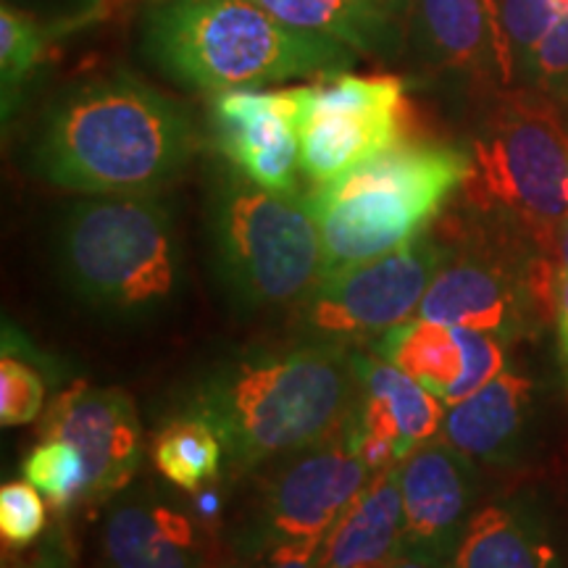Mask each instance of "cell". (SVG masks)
<instances>
[{
	"mask_svg": "<svg viewBox=\"0 0 568 568\" xmlns=\"http://www.w3.org/2000/svg\"><path fill=\"white\" fill-rule=\"evenodd\" d=\"M358 400L351 345L297 339L247 347L205 368L182 414L203 418L222 437L237 474L343 435Z\"/></svg>",
	"mask_w": 568,
	"mask_h": 568,
	"instance_id": "obj_1",
	"label": "cell"
},
{
	"mask_svg": "<svg viewBox=\"0 0 568 568\" xmlns=\"http://www.w3.org/2000/svg\"><path fill=\"white\" fill-rule=\"evenodd\" d=\"M197 145L172 98L130 71H109L63 90L42 113L30 169L82 195H155L182 174Z\"/></svg>",
	"mask_w": 568,
	"mask_h": 568,
	"instance_id": "obj_2",
	"label": "cell"
},
{
	"mask_svg": "<svg viewBox=\"0 0 568 568\" xmlns=\"http://www.w3.org/2000/svg\"><path fill=\"white\" fill-rule=\"evenodd\" d=\"M140 45L169 80L211 95L335 74L361 59L343 42L284 24L253 0H151Z\"/></svg>",
	"mask_w": 568,
	"mask_h": 568,
	"instance_id": "obj_3",
	"label": "cell"
},
{
	"mask_svg": "<svg viewBox=\"0 0 568 568\" xmlns=\"http://www.w3.org/2000/svg\"><path fill=\"white\" fill-rule=\"evenodd\" d=\"M55 255L71 293L98 314L155 316L180 293V237L172 211L155 195H88L71 203Z\"/></svg>",
	"mask_w": 568,
	"mask_h": 568,
	"instance_id": "obj_4",
	"label": "cell"
},
{
	"mask_svg": "<svg viewBox=\"0 0 568 568\" xmlns=\"http://www.w3.org/2000/svg\"><path fill=\"white\" fill-rule=\"evenodd\" d=\"M471 211L506 224L560 264L568 226V132L537 90L500 92L471 138L464 182Z\"/></svg>",
	"mask_w": 568,
	"mask_h": 568,
	"instance_id": "obj_5",
	"label": "cell"
},
{
	"mask_svg": "<svg viewBox=\"0 0 568 568\" xmlns=\"http://www.w3.org/2000/svg\"><path fill=\"white\" fill-rule=\"evenodd\" d=\"M468 176V153L403 140L376 159L305 193L324 240L326 274L397 251L443 211Z\"/></svg>",
	"mask_w": 568,
	"mask_h": 568,
	"instance_id": "obj_6",
	"label": "cell"
},
{
	"mask_svg": "<svg viewBox=\"0 0 568 568\" xmlns=\"http://www.w3.org/2000/svg\"><path fill=\"white\" fill-rule=\"evenodd\" d=\"M209 232L219 280L243 308H301L326 280L322 230L305 195L272 193L226 169L213 184Z\"/></svg>",
	"mask_w": 568,
	"mask_h": 568,
	"instance_id": "obj_7",
	"label": "cell"
},
{
	"mask_svg": "<svg viewBox=\"0 0 568 568\" xmlns=\"http://www.w3.org/2000/svg\"><path fill=\"white\" fill-rule=\"evenodd\" d=\"M443 261V237L426 230L397 251L326 274L297 308V326L303 337L318 343L353 345L382 337L418 314Z\"/></svg>",
	"mask_w": 568,
	"mask_h": 568,
	"instance_id": "obj_8",
	"label": "cell"
},
{
	"mask_svg": "<svg viewBox=\"0 0 568 568\" xmlns=\"http://www.w3.org/2000/svg\"><path fill=\"white\" fill-rule=\"evenodd\" d=\"M406 82L395 74H335L305 84L301 172L326 184L376 159L406 138Z\"/></svg>",
	"mask_w": 568,
	"mask_h": 568,
	"instance_id": "obj_9",
	"label": "cell"
},
{
	"mask_svg": "<svg viewBox=\"0 0 568 568\" xmlns=\"http://www.w3.org/2000/svg\"><path fill=\"white\" fill-rule=\"evenodd\" d=\"M372 477L345 432L280 458L258 481L247 524L240 531L245 556L280 545L324 542Z\"/></svg>",
	"mask_w": 568,
	"mask_h": 568,
	"instance_id": "obj_10",
	"label": "cell"
},
{
	"mask_svg": "<svg viewBox=\"0 0 568 568\" xmlns=\"http://www.w3.org/2000/svg\"><path fill=\"white\" fill-rule=\"evenodd\" d=\"M305 84L282 90L240 88L216 92L211 132L232 169L272 193H297L301 172V116Z\"/></svg>",
	"mask_w": 568,
	"mask_h": 568,
	"instance_id": "obj_11",
	"label": "cell"
},
{
	"mask_svg": "<svg viewBox=\"0 0 568 568\" xmlns=\"http://www.w3.org/2000/svg\"><path fill=\"white\" fill-rule=\"evenodd\" d=\"M355 368L358 400L345 437L368 471L393 468L439 437L447 408L432 389L376 353H355Z\"/></svg>",
	"mask_w": 568,
	"mask_h": 568,
	"instance_id": "obj_12",
	"label": "cell"
},
{
	"mask_svg": "<svg viewBox=\"0 0 568 568\" xmlns=\"http://www.w3.org/2000/svg\"><path fill=\"white\" fill-rule=\"evenodd\" d=\"M397 474L403 493V550L447 564L479 508V464L435 437L400 460Z\"/></svg>",
	"mask_w": 568,
	"mask_h": 568,
	"instance_id": "obj_13",
	"label": "cell"
},
{
	"mask_svg": "<svg viewBox=\"0 0 568 568\" xmlns=\"http://www.w3.org/2000/svg\"><path fill=\"white\" fill-rule=\"evenodd\" d=\"M40 435L69 439L82 453L88 503L122 493L140 466V418L124 389L74 385L51 403Z\"/></svg>",
	"mask_w": 568,
	"mask_h": 568,
	"instance_id": "obj_14",
	"label": "cell"
},
{
	"mask_svg": "<svg viewBox=\"0 0 568 568\" xmlns=\"http://www.w3.org/2000/svg\"><path fill=\"white\" fill-rule=\"evenodd\" d=\"M506 345L474 326L416 316L376 337L374 353L414 376L445 406H456L506 368Z\"/></svg>",
	"mask_w": 568,
	"mask_h": 568,
	"instance_id": "obj_15",
	"label": "cell"
},
{
	"mask_svg": "<svg viewBox=\"0 0 568 568\" xmlns=\"http://www.w3.org/2000/svg\"><path fill=\"white\" fill-rule=\"evenodd\" d=\"M542 387L535 376L503 368L456 406H447L439 437L477 464L516 466L539 435Z\"/></svg>",
	"mask_w": 568,
	"mask_h": 568,
	"instance_id": "obj_16",
	"label": "cell"
},
{
	"mask_svg": "<svg viewBox=\"0 0 568 568\" xmlns=\"http://www.w3.org/2000/svg\"><path fill=\"white\" fill-rule=\"evenodd\" d=\"M450 568H566L564 537L548 493L521 489L477 508Z\"/></svg>",
	"mask_w": 568,
	"mask_h": 568,
	"instance_id": "obj_17",
	"label": "cell"
},
{
	"mask_svg": "<svg viewBox=\"0 0 568 568\" xmlns=\"http://www.w3.org/2000/svg\"><path fill=\"white\" fill-rule=\"evenodd\" d=\"M105 568H213L201 524L161 489L119 497L101 535Z\"/></svg>",
	"mask_w": 568,
	"mask_h": 568,
	"instance_id": "obj_18",
	"label": "cell"
},
{
	"mask_svg": "<svg viewBox=\"0 0 568 568\" xmlns=\"http://www.w3.org/2000/svg\"><path fill=\"white\" fill-rule=\"evenodd\" d=\"M406 53L429 74L503 84L489 0H410Z\"/></svg>",
	"mask_w": 568,
	"mask_h": 568,
	"instance_id": "obj_19",
	"label": "cell"
},
{
	"mask_svg": "<svg viewBox=\"0 0 568 568\" xmlns=\"http://www.w3.org/2000/svg\"><path fill=\"white\" fill-rule=\"evenodd\" d=\"M295 30L337 40L361 59L397 61L408 51L410 0H253Z\"/></svg>",
	"mask_w": 568,
	"mask_h": 568,
	"instance_id": "obj_20",
	"label": "cell"
},
{
	"mask_svg": "<svg viewBox=\"0 0 568 568\" xmlns=\"http://www.w3.org/2000/svg\"><path fill=\"white\" fill-rule=\"evenodd\" d=\"M403 550L397 466L376 471L322 545V568H366Z\"/></svg>",
	"mask_w": 568,
	"mask_h": 568,
	"instance_id": "obj_21",
	"label": "cell"
},
{
	"mask_svg": "<svg viewBox=\"0 0 568 568\" xmlns=\"http://www.w3.org/2000/svg\"><path fill=\"white\" fill-rule=\"evenodd\" d=\"M153 464L169 485L197 493L222 477L226 453L216 429L195 416H180L153 437Z\"/></svg>",
	"mask_w": 568,
	"mask_h": 568,
	"instance_id": "obj_22",
	"label": "cell"
},
{
	"mask_svg": "<svg viewBox=\"0 0 568 568\" xmlns=\"http://www.w3.org/2000/svg\"><path fill=\"white\" fill-rule=\"evenodd\" d=\"M61 34L42 24L32 13L11 0L0 3V90H3V116L17 109L21 90L45 59L48 45Z\"/></svg>",
	"mask_w": 568,
	"mask_h": 568,
	"instance_id": "obj_23",
	"label": "cell"
},
{
	"mask_svg": "<svg viewBox=\"0 0 568 568\" xmlns=\"http://www.w3.org/2000/svg\"><path fill=\"white\" fill-rule=\"evenodd\" d=\"M568 9V0H489L503 84H516L529 53Z\"/></svg>",
	"mask_w": 568,
	"mask_h": 568,
	"instance_id": "obj_24",
	"label": "cell"
},
{
	"mask_svg": "<svg viewBox=\"0 0 568 568\" xmlns=\"http://www.w3.org/2000/svg\"><path fill=\"white\" fill-rule=\"evenodd\" d=\"M21 474L55 508L74 506L88 487L82 453L61 437H42V443L21 464Z\"/></svg>",
	"mask_w": 568,
	"mask_h": 568,
	"instance_id": "obj_25",
	"label": "cell"
},
{
	"mask_svg": "<svg viewBox=\"0 0 568 568\" xmlns=\"http://www.w3.org/2000/svg\"><path fill=\"white\" fill-rule=\"evenodd\" d=\"M45 406V382L34 366L21 361L9 345H3L0 361V424H32Z\"/></svg>",
	"mask_w": 568,
	"mask_h": 568,
	"instance_id": "obj_26",
	"label": "cell"
},
{
	"mask_svg": "<svg viewBox=\"0 0 568 568\" xmlns=\"http://www.w3.org/2000/svg\"><path fill=\"white\" fill-rule=\"evenodd\" d=\"M518 84L542 92L556 103L568 98V9L529 53Z\"/></svg>",
	"mask_w": 568,
	"mask_h": 568,
	"instance_id": "obj_27",
	"label": "cell"
},
{
	"mask_svg": "<svg viewBox=\"0 0 568 568\" xmlns=\"http://www.w3.org/2000/svg\"><path fill=\"white\" fill-rule=\"evenodd\" d=\"M45 529V503L30 481H6L0 487V535L6 545L27 548Z\"/></svg>",
	"mask_w": 568,
	"mask_h": 568,
	"instance_id": "obj_28",
	"label": "cell"
},
{
	"mask_svg": "<svg viewBox=\"0 0 568 568\" xmlns=\"http://www.w3.org/2000/svg\"><path fill=\"white\" fill-rule=\"evenodd\" d=\"M55 32L69 34L103 17L105 0H11Z\"/></svg>",
	"mask_w": 568,
	"mask_h": 568,
	"instance_id": "obj_29",
	"label": "cell"
},
{
	"mask_svg": "<svg viewBox=\"0 0 568 568\" xmlns=\"http://www.w3.org/2000/svg\"><path fill=\"white\" fill-rule=\"evenodd\" d=\"M322 545L324 542L280 545V548L245 558V564L232 568H322Z\"/></svg>",
	"mask_w": 568,
	"mask_h": 568,
	"instance_id": "obj_30",
	"label": "cell"
},
{
	"mask_svg": "<svg viewBox=\"0 0 568 568\" xmlns=\"http://www.w3.org/2000/svg\"><path fill=\"white\" fill-rule=\"evenodd\" d=\"M552 322H556V347H558L560 379H564V387L568 389V264H560Z\"/></svg>",
	"mask_w": 568,
	"mask_h": 568,
	"instance_id": "obj_31",
	"label": "cell"
},
{
	"mask_svg": "<svg viewBox=\"0 0 568 568\" xmlns=\"http://www.w3.org/2000/svg\"><path fill=\"white\" fill-rule=\"evenodd\" d=\"M366 568H450V566H447L445 560H435V558L418 556V552L400 550L395 552V556H389L385 560H379V564H372Z\"/></svg>",
	"mask_w": 568,
	"mask_h": 568,
	"instance_id": "obj_32",
	"label": "cell"
}]
</instances>
